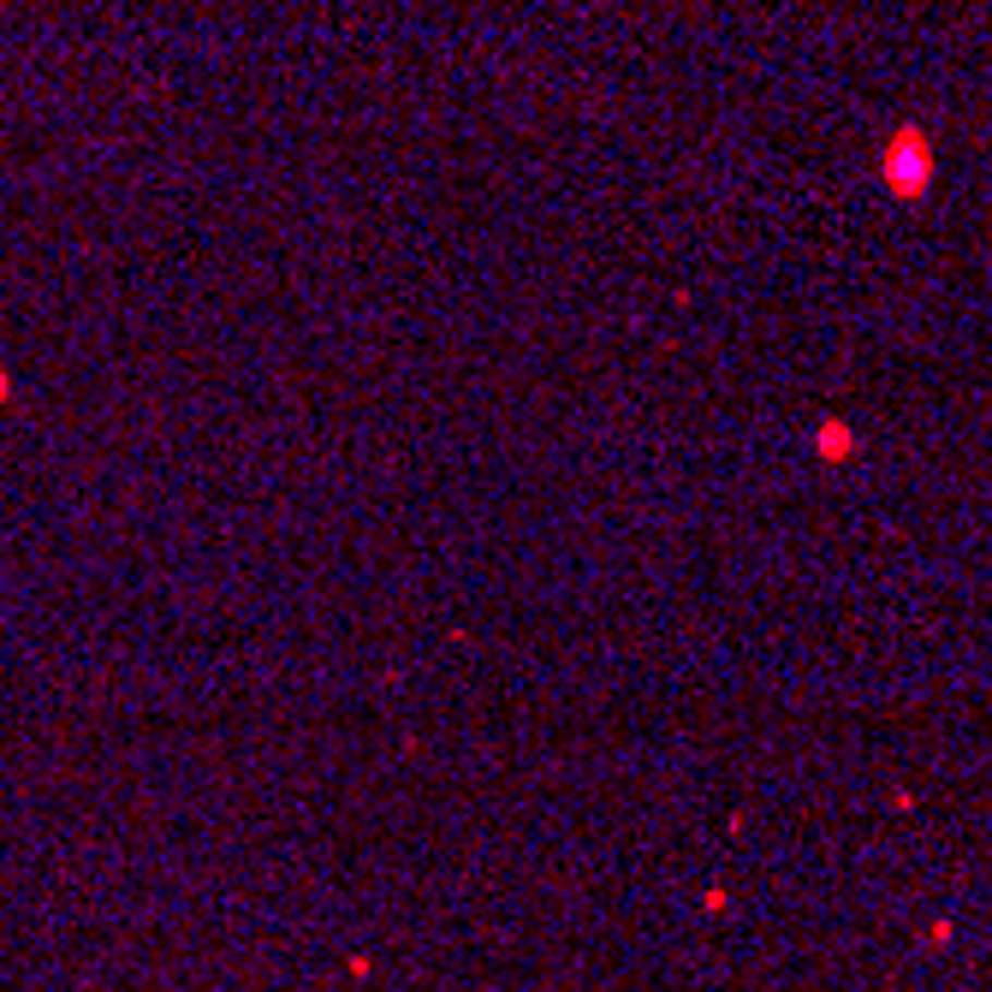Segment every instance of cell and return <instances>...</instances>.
Wrapping results in <instances>:
<instances>
[{"label": "cell", "mask_w": 992, "mask_h": 992, "mask_svg": "<svg viewBox=\"0 0 992 992\" xmlns=\"http://www.w3.org/2000/svg\"><path fill=\"white\" fill-rule=\"evenodd\" d=\"M885 173H892L897 191H921V184H928V149H921L916 131H904V137L892 143V155H885Z\"/></svg>", "instance_id": "obj_1"}]
</instances>
